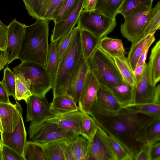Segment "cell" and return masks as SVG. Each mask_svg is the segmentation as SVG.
<instances>
[{
    "mask_svg": "<svg viewBox=\"0 0 160 160\" xmlns=\"http://www.w3.org/2000/svg\"><path fill=\"white\" fill-rule=\"evenodd\" d=\"M42 144L44 148L47 160H65L59 141Z\"/></svg>",
    "mask_w": 160,
    "mask_h": 160,
    "instance_id": "35",
    "label": "cell"
},
{
    "mask_svg": "<svg viewBox=\"0 0 160 160\" xmlns=\"http://www.w3.org/2000/svg\"><path fill=\"white\" fill-rule=\"evenodd\" d=\"M15 104L0 102V118L3 132H12L17 125L20 104L17 100Z\"/></svg>",
    "mask_w": 160,
    "mask_h": 160,
    "instance_id": "20",
    "label": "cell"
},
{
    "mask_svg": "<svg viewBox=\"0 0 160 160\" xmlns=\"http://www.w3.org/2000/svg\"><path fill=\"white\" fill-rule=\"evenodd\" d=\"M152 8L139 7L124 17V22L120 26V32L124 37L132 43L142 37Z\"/></svg>",
    "mask_w": 160,
    "mask_h": 160,
    "instance_id": "6",
    "label": "cell"
},
{
    "mask_svg": "<svg viewBox=\"0 0 160 160\" xmlns=\"http://www.w3.org/2000/svg\"><path fill=\"white\" fill-rule=\"evenodd\" d=\"M71 42L65 52L59 60L52 76L53 98L66 93L71 79L80 61L83 56L80 28H74Z\"/></svg>",
    "mask_w": 160,
    "mask_h": 160,
    "instance_id": "2",
    "label": "cell"
},
{
    "mask_svg": "<svg viewBox=\"0 0 160 160\" xmlns=\"http://www.w3.org/2000/svg\"><path fill=\"white\" fill-rule=\"evenodd\" d=\"M124 0H98L95 10L112 19H116Z\"/></svg>",
    "mask_w": 160,
    "mask_h": 160,
    "instance_id": "28",
    "label": "cell"
},
{
    "mask_svg": "<svg viewBox=\"0 0 160 160\" xmlns=\"http://www.w3.org/2000/svg\"><path fill=\"white\" fill-rule=\"evenodd\" d=\"M87 61L89 71L99 84L110 89L124 82L113 59L98 47Z\"/></svg>",
    "mask_w": 160,
    "mask_h": 160,
    "instance_id": "4",
    "label": "cell"
},
{
    "mask_svg": "<svg viewBox=\"0 0 160 160\" xmlns=\"http://www.w3.org/2000/svg\"><path fill=\"white\" fill-rule=\"evenodd\" d=\"M155 40V38L154 36L146 47L141 55L137 63L136 67L143 65L146 63V61L149 50L151 45Z\"/></svg>",
    "mask_w": 160,
    "mask_h": 160,
    "instance_id": "48",
    "label": "cell"
},
{
    "mask_svg": "<svg viewBox=\"0 0 160 160\" xmlns=\"http://www.w3.org/2000/svg\"><path fill=\"white\" fill-rule=\"evenodd\" d=\"M149 157L150 160H160V142L150 145Z\"/></svg>",
    "mask_w": 160,
    "mask_h": 160,
    "instance_id": "46",
    "label": "cell"
},
{
    "mask_svg": "<svg viewBox=\"0 0 160 160\" xmlns=\"http://www.w3.org/2000/svg\"><path fill=\"white\" fill-rule=\"evenodd\" d=\"M23 156L25 160H47L42 145L32 141H27Z\"/></svg>",
    "mask_w": 160,
    "mask_h": 160,
    "instance_id": "31",
    "label": "cell"
},
{
    "mask_svg": "<svg viewBox=\"0 0 160 160\" xmlns=\"http://www.w3.org/2000/svg\"><path fill=\"white\" fill-rule=\"evenodd\" d=\"M0 135L1 140L3 144L23 156L27 142V134L23 118L22 109L21 105L19 107L18 122L14 130L11 132H1Z\"/></svg>",
    "mask_w": 160,
    "mask_h": 160,
    "instance_id": "12",
    "label": "cell"
},
{
    "mask_svg": "<svg viewBox=\"0 0 160 160\" xmlns=\"http://www.w3.org/2000/svg\"><path fill=\"white\" fill-rule=\"evenodd\" d=\"M2 142L1 140L0 139V150L2 148Z\"/></svg>",
    "mask_w": 160,
    "mask_h": 160,
    "instance_id": "55",
    "label": "cell"
},
{
    "mask_svg": "<svg viewBox=\"0 0 160 160\" xmlns=\"http://www.w3.org/2000/svg\"><path fill=\"white\" fill-rule=\"evenodd\" d=\"M26 25L14 18L8 26V40L7 48L3 52L8 61L10 64L18 59L25 33Z\"/></svg>",
    "mask_w": 160,
    "mask_h": 160,
    "instance_id": "9",
    "label": "cell"
},
{
    "mask_svg": "<svg viewBox=\"0 0 160 160\" xmlns=\"http://www.w3.org/2000/svg\"><path fill=\"white\" fill-rule=\"evenodd\" d=\"M140 139L149 145L160 142V117L152 118L144 124L141 131Z\"/></svg>",
    "mask_w": 160,
    "mask_h": 160,
    "instance_id": "22",
    "label": "cell"
},
{
    "mask_svg": "<svg viewBox=\"0 0 160 160\" xmlns=\"http://www.w3.org/2000/svg\"><path fill=\"white\" fill-rule=\"evenodd\" d=\"M88 114L93 118L98 126L121 144L133 160L145 143L140 139L142 126L148 120L154 118L129 111L125 108L114 114L92 107Z\"/></svg>",
    "mask_w": 160,
    "mask_h": 160,
    "instance_id": "1",
    "label": "cell"
},
{
    "mask_svg": "<svg viewBox=\"0 0 160 160\" xmlns=\"http://www.w3.org/2000/svg\"><path fill=\"white\" fill-rule=\"evenodd\" d=\"M153 103L160 104V85L159 84L155 87Z\"/></svg>",
    "mask_w": 160,
    "mask_h": 160,
    "instance_id": "52",
    "label": "cell"
},
{
    "mask_svg": "<svg viewBox=\"0 0 160 160\" xmlns=\"http://www.w3.org/2000/svg\"><path fill=\"white\" fill-rule=\"evenodd\" d=\"M98 0H86L83 10H95Z\"/></svg>",
    "mask_w": 160,
    "mask_h": 160,
    "instance_id": "51",
    "label": "cell"
},
{
    "mask_svg": "<svg viewBox=\"0 0 160 160\" xmlns=\"http://www.w3.org/2000/svg\"><path fill=\"white\" fill-rule=\"evenodd\" d=\"M154 33L142 37L138 41L132 43L127 58L129 65L133 72L138 61L144 49L154 36Z\"/></svg>",
    "mask_w": 160,
    "mask_h": 160,
    "instance_id": "24",
    "label": "cell"
},
{
    "mask_svg": "<svg viewBox=\"0 0 160 160\" xmlns=\"http://www.w3.org/2000/svg\"><path fill=\"white\" fill-rule=\"evenodd\" d=\"M58 42H51L49 47L46 67L52 77L56 71L59 61L58 51Z\"/></svg>",
    "mask_w": 160,
    "mask_h": 160,
    "instance_id": "38",
    "label": "cell"
},
{
    "mask_svg": "<svg viewBox=\"0 0 160 160\" xmlns=\"http://www.w3.org/2000/svg\"><path fill=\"white\" fill-rule=\"evenodd\" d=\"M13 72L15 75L22 73L25 79L30 80V89L32 95L45 98L47 93L52 89V77L46 67L40 63L32 61H21L13 68Z\"/></svg>",
    "mask_w": 160,
    "mask_h": 160,
    "instance_id": "5",
    "label": "cell"
},
{
    "mask_svg": "<svg viewBox=\"0 0 160 160\" xmlns=\"http://www.w3.org/2000/svg\"><path fill=\"white\" fill-rule=\"evenodd\" d=\"M160 1H159L155 6L151 9L147 24L142 37L151 33H155L156 31L160 29Z\"/></svg>",
    "mask_w": 160,
    "mask_h": 160,
    "instance_id": "33",
    "label": "cell"
},
{
    "mask_svg": "<svg viewBox=\"0 0 160 160\" xmlns=\"http://www.w3.org/2000/svg\"><path fill=\"white\" fill-rule=\"evenodd\" d=\"M9 96L5 85L0 81V102L11 103L9 98Z\"/></svg>",
    "mask_w": 160,
    "mask_h": 160,
    "instance_id": "49",
    "label": "cell"
},
{
    "mask_svg": "<svg viewBox=\"0 0 160 160\" xmlns=\"http://www.w3.org/2000/svg\"><path fill=\"white\" fill-rule=\"evenodd\" d=\"M106 133L117 160H133L131 156L120 142L112 136Z\"/></svg>",
    "mask_w": 160,
    "mask_h": 160,
    "instance_id": "40",
    "label": "cell"
},
{
    "mask_svg": "<svg viewBox=\"0 0 160 160\" xmlns=\"http://www.w3.org/2000/svg\"><path fill=\"white\" fill-rule=\"evenodd\" d=\"M92 107L114 114L118 113L123 108L110 90L106 87L99 84L96 99Z\"/></svg>",
    "mask_w": 160,
    "mask_h": 160,
    "instance_id": "19",
    "label": "cell"
},
{
    "mask_svg": "<svg viewBox=\"0 0 160 160\" xmlns=\"http://www.w3.org/2000/svg\"><path fill=\"white\" fill-rule=\"evenodd\" d=\"M8 26L0 20V50L4 52L6 49L8 40Z\"/></svg>",
    "mask_w": 160,
    "mask_h": 160,
    "instance_id": "45",
    "label": "cell"
},
{
    "mask_svg": "<svg viewBox=\"0 0 160 160\" xmlns=\"http://www.w3.org/2000/svg\"><path fill=\"white\" fill-rule=\"evenodd\" d=\"M78 26L101 38L111 32L116 27V19H112L95 10H82Z\"/></svg>",
    "mask_w": 160,
    "mask_h": 160,
    "instance_id": "8",
    "label": "cell"
},
{
    "mask_svg": "<svg viewBox=\"0 0 160 160\" xmlns=\"http://www.w3.org/2000/svg\"><path fill=\"white\" fill-rule=\"evenodd\" d=\"M81 31L83 54L87 60L98 47L101 38L97 37L86 30L81 28Z\"/></svg>",
    "mask_w": 160,
    "mask_h": 160,
    "instance_id": "30",
    "label": "cell"
},
{
    "mask_svg": "<svg viewBox=\"0 0 160 160\" xmlns=\"http://www.w3.org/2000/svg\"><path fill=\"white\" fill-rule=\"evenodd\" d=\"M98 47L112 59L116 57L123 60H127L125 51L120 39L105 36L100 39Z\"/></svg>",
    "mask_w": 160,
    "mask_h": 160,
    "instance_id": "21",
    "label": "cell"
},
{
    "mask_svg": "<svg viewBox=\"0 0 160 160\" xmlns=\"http://www.w3.org/2000/svg\"><path fill=\"white\" fill-rule=\"evenodd\" d=\"M153 0H124L118 10V13L125 17L133 9L141 6L152 7Z\"/></svg>",
    "mask_w": 160,
    "mask_h": 160,
    "instance_id": "39",
    "label": "cell"
},
{
    "mask_svg": "<svg viewBox=\"0 0 160 160\" xmlns=\"http://www.w3.org/2000/svg\"><path fill=\"white\" fill-rule=\"evenodd\" d=\"M74 28L63 36L58 44V51L59 60L61 58L67 49L71 42L73 32Z\"/></svg>",
    "mask_w": 160,
    "mask_h": 160,
    "instance_id": "43",
    "label": "cell"
},
{
    "mask_svg": "<svg viewBox=\"0 0 160 160\" xmlns=\"http://www.w3.org/2000/svg\"><path fill=\"white\" fill-rule=\"evenodd\" d=\"M27 104L26 121L35 124L47 120L57 114L51 109V103L45 98L32 95Z\"/></svg>",
    "mask_w": 160,
    "mask_h": 160,
    "instance_id": "10",
    "label": "cell"
},
{
    "mask_svg": "<svg viewBox=\"0 0 160 160\" xmlns=\"http://www.w3.org/2000/svg\"><path fill=\"white\" fill-rule=\"evenodd\" d=\"M155 87L151 83L147 64L142 76L134 87L132 104L153 103Z\"/></svg>",
    "mask_w": 160,
    "mask_h": 160,
    "instance_id": "15",
    "label": "cell"
},
{
    "mask_svg": "<svg viewBox=\"0 0 160 160\" xmlns=\"http://www.w3.org/2000/svg\"><path fill=\"white\" fill-rule=\"evenodd\" d=\"M122 76L124 82L133 87L136 84L133 72L128 62L127 59L123 60L115 57L113 59Z\"/></svg>",
    "mask_w": 160,
    "mask_h": 160,
    "instance_id": "34",
    "label": "cell"
},
{
    "mask_svg": "<svg viewBox=\"0 0 160 160\" xmlns=\"http://www.w3.org/2000/svg\"><path fill=\"white\" fill-rule=\"evenodd\" d=\"M64 0H22L30 16L49 21Z\"/></svg>",
    "mask_w": 160,
    "mask_h": 160,
    "instance_id": "13",
    "label": "cell"
},
{
    "mask_svg": "<svg viewBox=\"0 0 160 160\" xmlns=\"http://www.w3.org/2000/svg\"><path fill=\"white\" fill-rule=\"evenodd\" d=\"M77 102L74 98L65 93L53 98L51 108L57 114L64 113L79 110Z\"/></svg>",
    "mask_w": 160,
    "mask_h": 160,
    "instance_id": "23",
    "label": "cell"
},
{
    "mask_svg": "<svg viewBox=\"0 0 160 160\" xmlns=\"http://www.w3.org/2000/svg\"><path fill=\"white\" fill-rule=\"evenodd\" d=\"M16 76L15 100H24L27 103L32 95L30 89L31 81L25 79L22 73L17 74Z\"/></svg>",
    "mask_w": 160,
    "mask_h": 160,
    "instance_id": "29",
    "label": "cell"
},
{
    "mask_svg": "<svg viewBox=\"0 0 160 160\" xmlns=\"http://www.w3.org/2000/svg\"><path fill=\"white\" fill-rule=\"evenodd\" d=\"M28 133L30 139L41 144L71 138L79 135L47 120L37 124H30Z\"/></svg>",
    "mask_w": 160,
    "mask_h": 160,
    "instance_id": "7",
    "label": "cell"
},
{
    "mask_svg": "<svg viewBox=\"0 0 160 160\" xmlns=\"http://www.w3.org/2000/svg\"><path fill=\"white\" fill-rule=\"evenodd\" d=\"M98 128L93 118L88 114L84 113L82 121V136L90 141L95 134Z\"/></svg>",
    "mask_w": 160,
    "mask_h": 160,
    "instance_id": "36",
    "label": "cell"
},
{
    "mask_svg": "<svg viewBox=\"0 0 160 160\" xmlns=\"http://www.w3.org/2000/svg\"><path fill=\"white\" fill-rule=\"evenodd\" d=\"M88 71L87 60L83 55L72 75L66 92L77 102L80 98Z\"/></svg>",
    "mask_w": 160,
    "mask_h": 160,
    "instance_id": "17",
    "label": "cell"
},
{
    "mask_svg": "<svg viewBox=\"0 0 160 160\" xmlns=\"http://www.w3.org/2000/svg\"><path fill=\"white\" fill-rule=\"evenodd\" d=\"M99 83L89 70L79 101V110L82 112L88 114L96 101Z\"/></svg>",
    "mask_w": 160,
    "mask_h": 160,
    "instance_id": "16",
    "label": "cell"
},
{
    "mask_svg": "<svg viewBox=\"0 0 160 160\" xmlns=\"http://www.w3.org/2000/svg\"><path fill=\"white\" fill-rule=\"evenodd\" d=\"M3 132V128L2 126V124L0 118V132Z\"/></svg>",
    "mask_w": 160,
    "mask_h": 160,
    "instance_id": "54",
    "label": "cell"
},
{
    "mask_svg": "<svg viewBox=\"0 0 160 160\" xmlns=\"http://www.w3.org/2000/svg\"><path fill=\"white\" fill-rule=\"evenodd\" d=\"M49 21L37 19L26 26L25 35L18 59L34 62L46 67L49 50Z\"/></svg>",
    "mask_w": 160,
    "mask_h": 160,
    "instance_id": "3",
    "label": "cell"
},
{
    "mask_svg": "<svg viewBox=\"0 0 160 160\" xmlns=\"http://www.w3.org/2000/svg\"><path fill=\"white\" fill-rule=\"evenodd\" d=\"M109 89L122 108L133 104L134 87L124 82L121 85Z\"/></svg>",
    "mask_w": 160,
    "mask_h": 160,
    "instance_id": "26",
    "label": "cell"
},
{
    "mask_svg": "<svg viewBox=\"0 0 160 160\" xmlns=\"http://www.w3.org/2000/svg\"><path fill=\"white\" fill-rule=\"evenodd\" d=\"M86 0H78L72 11L64 20L54 22L51 41H58L65 34L73 29L83 10Z\"/></svg>",
    "mask_w": 160,
    "mask_h": 160,
    "instance_id": "14",
    "label": "cell"
},
{
    "mask_svg": "<svg viewBox=\"0 0 160 160\" xmlns=\"http://www.w3.org/2000/svg\"><path fill=\"white\" fill-rule=\"evenodd\" d=\"M150 145L145 143L136 155L135 160H150Z\"/></svg>",
    "mask_w": 160,
    "mask_h": 160,
    "instance_id": "47",
    "label": "cell"
},
{
    "mask_svg": "<svg viewBox=\"0 0 160 160\" xmlns=\"http://www.w3.org/2000/svg\"><path fill=\"white\" fill-rule=\"evenodd\" d=\"M125 108L129 111L146 114L152 118L160 117V104L154 103L133 104Z\"/></svg>",
    "mask_w": 160,
    "mask_h": 160,
    "instance_id": "32",
    "label": "cell"
},
{
    "mask_svg": "<svg viewBox=\"0 0 160 160\" xmlns=\"http://www.w3.org/2000/svg\"><path fill=\"white\" fill-rule=\"evenodd\" d=\"M146 64L147 63H146L143 65L136 67L133 72L136 82H137L142 76Z\"/></svg>",
    "mask_w": 160,
    "mask_h": 160,
    "instance_id": "50",
    "label": "cell"
},
{
    "mask_svg": "<svg viewBox=\"0 0 160 160\" xmlns=\"http://www.w3.org/2000/svg\"><path fill=\"white\" fill-rule=\"evenodd\" d=\"M16 75L7 66L4 69L3 79L1 81L6 87L9 96H12L15 99Z\"/></svg>",
    "mask_w": 160,
    "mask_h": 160,
    "instance_id": "41",
    "label": "cell"
},
{
    "mask_svg": "<svg viewBox=\"0 0 160 160\" xmlns=\"http://www.w3.org/2000/svg\"><path fill=\"white\" fill-rule=\"evenodd\" d=\"M0 151L2 160H25L23 156L5 145L2 144Z\"/></svg>",
    "mask_w": 160,
    "mask_h": 160,
    "instance_id": "42",
    "label": "cell"
},
{
    "mask_svg": "<svg viewBox=\"0 0 160 160\" xmlns=\"http://www.w3.org/2000/svg\"><path fill=\"white\" fill-rule=\"evenodd\" d=\"M0 160H2V156H1L0 150Z\"/></svg>",
    "mask_w": 160,
    "mask_h": 160,
    "instance_id": "56",
    "label": "cell"
},
{
    "mask_svg": "<svg viewBox=\"0 0 160 160\" xmlns=\"http://www.w3.org/2000/svg\"><path fill=\"white\" fill-rule=\"evenodd\" d=\"M78 0H64L55 12L52 20L54 22L64 20L73 9Z\"/></svg>",
    "mask_w": 160,
    "mask_h": 160,
    "instance_id": "37",
    "label": "cell"
},
{
    "mask_svg": "<svg viewBox=\"0 0 160 160\" xmlns=\"http://www.w3.org/2000/svg\"><path fill=\"white\" fill-rule=\"evenodd\" d=\"M89 142V160H117L106 133L98 126L95 134Z\"/></svg>",
    "mask_w": 160,
    "mask_h": 160,
    "instance_id": "11",
    "label": "cell"
},
{
    "mask_svg": "<svg viewBox=\"0 0 160 160\" xmlns=\"http://www.w3.org/2000/svg\"><path fill=\"white\" fill-rule=\"evenodd\" d=\"M84 113L80 110L58 114L47 121L82 136V121Z\"/></svg>",
    "mask_w": 160,
    "mask_h": 160,
    "instance_id": "18",
    "label": "cell"
},
{
    "mask_svg": "<svg viewBox=\"0 0 160 160\" xmlns=\"http://www.w3.org/2000/svg\"><path fill=\"white\" fill-rule=\"evenodd\" d=\"M70 139L59 140L65 160H74V153Z\"/></svg>",
    "mask_w": 160,
    "mask_h": 160,
    "instance_id": "44",
    "label": "cell"
},
{
    "mask_svg": "<svg viewBox=\"0 0 160 160\" xmlns=\"http://www.w3.org/2000/svg\"><path fill=\"white\" fill-rule=\"evenodd\" d=\"M160 40L152 49L147 64L149 77L152 84L156 86L160 79Z\"/></svg>",
    "mask_w": 160,
    "mask_h": 160,
    "instance_id": "25",
    "label": "cell"
},
{
    "mask_svg": "<svg viewBox=\"0 0 160 160\" xmlns=\"http://www.w3.org/2000/svg\"><path fill=\"white\" fill-rule=\"evenodd\" d=\"M8 64V61L3 52L0 50V72Z\"/></svg>",
    "mask_w": 160,
    "mask_h": 160,
    "instance_id": "53",
    "label": "cell"
},
{
    "mask_svg": "<svg viewBox=\"0 0 160 160\" xmlns=\"http://www.w3.org/2000/svg\"><path fill=\"white\" fill-rule=\"evenodd\" d=\"M74 160L89 159V148L90 142L80 135L71 138Z\"/></svg>",
    "mask_w": 160,
    "mask_h": 160,
    "instance_id": "27",
    "label": "cell"
}]
</instances>
